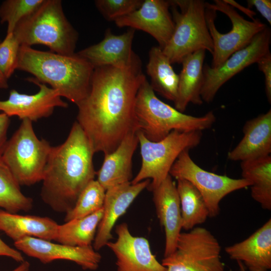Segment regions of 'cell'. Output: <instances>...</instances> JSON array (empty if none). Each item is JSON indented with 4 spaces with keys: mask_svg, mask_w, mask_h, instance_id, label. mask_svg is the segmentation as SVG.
Instances as JSON below:
<instances>
[{
    "mask_svg": "<svg viewBox=\"0 0 271 271\" xmlns=\"http://www.w3.org/2000/svg\"><path fill=\"white\" fill-rule=\"evenodd\" d=\"M137 135L142 166L130 182L135 184L151 179L147 188L152 191L169 175L171 167L182 152L190 150L200 144L202 133L200 131L174 130L158 142L148 140L140 131H137Z\"/></svg>",
    "mask_w": 271,
    "mask_h": 271,
    "instance_id": "obj_9",
    "label": "cell"
},
{
    "mask_svg": "<svg viewBox=\"0 0 271 271\" xmlns=\"http://www.w3.org/2000/svg\"><path fill=\"white\" fill-rule=\"evenodd\" d=\"M142 0H96V7L108 21H115L138 9Z\"/></svg>",
    "mask_w": 271,
    "mask_h": 271,
    "instance_id": "obj_32",
    "label": "cell"
},
{
    "mask_svg": "<svg viewBox=\"0 0 271 271\" xmlns=\"http://www.w3.org/2000/svg\"><path fill=\"white\" fill-rule=\"evenodd\" d=\"M224 2L228 4V5H230L232 7H233L234 9L236 8L239 9L240 11L242 12L243 13H244L245 15H246L248 17H249L250 18L252 19V20H254L255 19H254V16H256V13L254 12L253 11H252L248 8H245L244 7L241 5H240L239 4H238L237 2L233 0H223Z\"/></svg>",
    "mask_w": 271,
    "mask_h": 271,
    "instance_id": "obj_38",
    "label": "cell"
},
{
    "mask_svg": "<svg viewBox=\"0 0 271 271\" xmlns=\"http://www.w3.org/2000/svg\"><path fill=\"white\" fill-rule=\"evenodd\" d=\"M239 266V271H247L243 263L240 261H237Z\"/></svg>",
    "mask_w": 271,
    "mask_h": 271,
    "instance_id": "obj_41",
    "label": "cell"
},
{
    "mask_svg": "<svg viewBox=\"0 0 271 271\" xmlns=\"http://www.w3.org/2000/svg\"><path fill=\"white\" fill-rule=\"evenodd\" d=\"M259 70L264 76L265 92L268 102H271V53L269 52L256 62Z\"/></svg>",
    "mask_w": 271,
    "mask_h": 271,
    "instance_id": "obj_34",
    "label": "cell"
},
{
    "mask_svg": "<svg viewBox=\"0 0 271 271\" xmlns=\"http://www.w3.org/2000/svg\"><path fill=\"white\" fill-rule=\"evenodd\" d=\"M150 182L149 179L135 184L130 182L106 190L103 215L93 243V247L96 251L106 246L113 238L111 231L116 222L138 196L148 188Z\"/></svg>",
    "mask_w": 271,
    "mask_h": 271,
    "instance_id": "obj_17",
    "label": "cell"
},
{
    "mask_svg": "<svg viewBox=\"0 0 271 271\" xmlns=\"http://www.w3.org/2000/svg\"><path fill=\"white\" fill-rule=\"evenodd\" d=\"M10 123V117L3 112L0 113V157L8 141L7 132Z\"/></svg>",
    "mask_w": 271,
    "mask_h": 271,
    "instance_id": "obj_37",
    "label": "cell"
},
{
    "mask_svg": "<svg viewBox=\"0 0 271 271\" xmlns=\"http://www.w3.org/2000/svg\"><path fill=\"white\" fill-rule=\"evenodd\" d=\"M229 257L241 261L249 271L271 268V219L245 239L225 248Z\"/></svg>",
    "mask_w": 271,
    "mask_h": 271,
    "instance_id": "obj_20",
    "label": "cell"
},
{
    "mask_svg": "<svg viewBox=\"0 0 271 271\" xmlns=\"http://www.w3.org/2000/svg\"><path fill=\"white\" fill-rule=\"evenodd\" d=\"M135 113L138 131L152 142L159 141L171 132L200 131L209 129L216 121L212 111L201 116L182 112L160 100L147 79L137 93Z\"/></svg>",
    "mask_w": 271,
    "mask_h": 271,
    "instance_id": "obj_4",
    "label": "cell"
},
{
    "mask_svg": "<svg viewBox=\"0 0 271 271\" xmlns=\"http://www.w3.org/2000/svg\"><path fill=\"white\" fill-rule=\"evenodd\" d=\"M135 30L130 29L116 35L107 29L103 39L77 53L87 60L95 68L103 66L124 67L140 59L132 50Z\"/></svg>",
    "mask_w": 271,
    "mask_h": 271,
    "instance_id": "obj_18",
    "label": "cell"
},
{
    "mask_svg": "<svg viewBox=\"0 0 271 271\" xmlns=\"http://www.w3.org/2000/svg\"><path fill=\"white\" fill-rule=\"evenodd\" d=\"M94 152L84 131L75 121L66 140L52 147L42 180L40 196L53 210L66 214L82 191L94 180Z\"/></svg>",
    "mask_w": 271,
    "mask_h": 271,
    "instance_id": "obj_2",
    "label": "cell"
},
{
    "mask_svg": "<svg viewBox=\"0 0 271 271\" xmlns=\"http://www.w3.org/2000/svg\"><path fill=\"white\" fill-rule=\"evenodd\" d=\"M189 150L182 152L170 171L169 174L176 180H185L200 193L207 206L210 217L217 216L219 204L228 194L251 186L243 178L233 179L206 171L197 165L191 158Z\"/></svg>",
    "mask_w": 271,
    "mask_h": 271,
    "instance_id": "obj_11",
    "label": "cell"
},
{
    "mask_svg": "<svg viewBox=\"0 0 271 271\" xmlns=\"http://www.w3.org/2000/svg\"><path fill=\"white\" fill-rule=\"evenodd\" d=\"M0 256L9 257L16 261L20 263L25 260L24 258L20 251L9 246L1 238Z\"/></svg>",
    "mask_w": 271,
    "mask_h": 271,
    "instance_id": "obj_36",
    "label": "cell"
},
{
    "mask_svg": "<svg viewBox=\"0 0 271 271\" xmlns=\"http://www.w3.org/2000/svg\"><path fill=\"white\" fill-rule=\"evenodd\" d=\"M206 51L200 50L186 56L182 61L179 75L178 95L175 108L183 112L192 103L200 105L203 102L200 92L203 81V64Z\"/></svg>",
    "mask_w": 271,
    "mask_h": 271,
    "instance_id": "obj_24",
    "label": "cell"
},
{
    "mask_svg": "<svg viewBox=\"0 0 271 271\" xmlns=\"http://www.w3.org/2000/svg\"><path fill=\"white\" fill-rule=\"evenodd\" d=\"M146 79L140 59L126 67L94 68L89 92L76 105V121L95 153L105 155L111 153L127 134L138 131L136 101Z\"/></svg>",
    "mask_w": 271,
    "mask_h": 271,
    "instance_id": "obj_1",
    "label": "cell"
},
{
    "mask_svg": "<svg viewBox=\"0 0 271 271\" xmlns=\"http://www.w3.org/2000/svg\"><path fill=\"white\" fill-rule=\"evenodd\" d=\"M105 191L96 180L90 182L80 193L73 208L65 214V222L86 217L101 209Z\"/></svg>",
    "mask_w": 271,
    "mask_h": 271,
    "instance_id": "obj_30",
    "label": "cell"
},
{
    "mask_svg": "<svg viewBox=\"0 0 271 271\" xmlns=\"http://www.w3.org/2000/svg\"><path fill=\"white\" fill-rule=\"evenodd\" d=\"M17 69L32 74L77 105L89 92L94 68L77 53L66 55L21 45Z\"/></svg>",
    "mask_w": 271,
    "mask_h": 271,
    "instance_id": "obj_3",
    "label": "cell"
},
{
    "mask_svg": "<svg viewBox=\"0 0 271 271\" xmlns=\"http://www.w3.org/2000/svg\"><path fill=\"white\" fill-rule=\"evenodd\" d=\"M170 7L169 1L145 0L138 9L114 22L119 28L129 27L148 33L157 40L159 46L163 49L174 30Z\"/></svg>",
    "mask_w": 271,
    "mask_h": 271,
    "instance_id": "obj_16",
    "label": "cell"
},
{
    "mask_svg": "<svg viewBox=\"0 0 271 271\" xmlns=\"http://www.w3.org/2000/svg\"><path fill=\"white\" fill-rule=\"evenodd\" d=\"M156 214L165 232L164 256L175 250L182 227V216L177 186L170 174L152 191Z\"/></svg>",
    "mask_w": 271,
    "mask_h": 271,
    "instance_id": "obj_19",
    "label": "cell"
},
{
    "mask_svg": "<svg viewBox=\"0 0 271 271\" xmlns=\"http://www.w3.org/2000/svg\"><path fill=\"white\" fill-rule=\"evenodd\" d=\"M16 249L38 259L44 264L56 260L73 261L85 270H94L99 266L101 256L92 246H72L33 237L14 242Z\"/></svg>",
    "mask_w": 271,
    "mask_h": 271,
    "instance_id": "obj_14",
    "label": "cell"
},
{
    "mask_svg": "<svg viewBox=\"0 0 271 271\" xmlns=\"http://www.w3.org/2000/svg\"><path fill=\"white\" fill-rule=\"evenodd\" d=\"M138 144L137 131H132L113 152L104 155L102 166L96 172V180L105 191L131 182L132 159Z\"/></svg>",
    "mask_w": 271,
    "mask_h": 271,
    "instance_id": "obj_22",
    "label": "cell"
},
{
    "mask_svg": "<svg viewBox=\"0 0 271 271\" xmlns=\"http://www.w3.org/2000/svg\"><path fill=\"white\" fill-rule=\"evenodd\" d=\"M44 0H7L0 7V20L8 25L7 34L13 33L18 23L33 12Z\"/></svg>",
    "mask_w": 271,
    "mask_h": 271,
    "instance_id": "obj_31",
    "label": "cell"
},
{
    "mask_svg": "<svg viewBox=\"0 0 271 271\" xmlns=\"http://www.w3.org/2000/svg\"><path fill=\"white\" fill-rule=\"evenodd\" d=\"M243 136L228 153L232 161H245L270 155L271 110L247 120L243 127Z\"/></svg>",
    "mask_w": 271,
    "mask_h": 271,
    "instance_id": "obj_21",
    "label": "cell"
},
{
    "mask_svg": "<svg viewBox=\"0 0 271 271\" xmlns=\"http://www.w3.org/2000/svg\"><path fill=\"white\" fill-rule=\"evenodd\" d=\"M115 231L116 240L106 246L116 256L117 271H167L153 254L147 239L133 236L126 223L117 225Z\"/></svg>",
    "mask_w": 271,
    "mask_h": 271,
    "instance_id": "obj_15",
    "label": "cell"
},
{
    "mask_svg": "<svg viewBox=\"0 0 271 271\" xmlns=\"http://www.w3.org/2000/svg\"><path fill=\"white\" fill-rule=\"evenodd\" d=\"M182 229L189 231L203 223L209 217L206 204L198 190L189 182L177 180Z\"/></svg>",
    "mask_w": 271,
    "mask_h": 271,
    "instance_id": "obj_28",
    "label": "cell"
},
{
    "mask_svg": "<svg viewBox=\"0 0 271 271\" xmlns=\"http://www.w3.org/2000/svg\"><path fill=\"white\" fill-rule=\"evenodd\" d=\"M270 29L266 27L245 47L234 52L220 65L203 66V81L200 92L203 101L211 102L221 86L236 74L269 52Z\"/></svg>",
    "mask_w": 271,
    "mask_h": 271,
    "instance_id": "obj_12",
    "label": "cell"
},
{
    "mask_svg": "<svg viewBox=\"0 0 271 271\" xmlns=\"http://www.w3.org/2000/svg\"><path fill=\"white\" fill-rule=\"evenodd\" d=\"M7 88H8V80L0 71V89H6Z\"/></svg>",
    "mask_w": 271,
    "mask_h": 271,
    "instance_id": "obj_40",
    "label": "cell"
},
{
    "mask_svg": "<svg viewBox=\"0 0 271 271\" xmlns=\"http://www.w3.org/2000/svg\"><path fill=\"white\" fill-rule=\"evenodd\" d=\"M102 215V208L86 217L59 224L55 241L72 246H92Z\"/></svg>",
    "mask_w": 271,
    "mask_h": 271,
    "instance_id": "obj_27",
    "label": "cell"
},
{
    "mask_svg": "<svg viewBox=\"0 0 271 271\" xmlns=\"http://www.w3.org/2000/svg\"><path fill=\"white\" fill-rule=\"evenodd\" d=\"M174 30L162 51L171 64L181 63L200 50L213 53V41L206 19V2L202 0L169 1Z\"/></svg>",
    "mask_w": 271,
    "mask_h": 271,
    "instance_id": "obj_7",
    "label": "cell"
},
{
    "mask_svg": "<svg viewBox=\"0 0 271 271\" xmlns=\"http://www.w3.org/2000/svg\"><path fill=\"white\" fill-rule=\"evenodd\" d=\"M30 266L31 265L29 262L24 260L21 262L19 266L10 271H29Z\"/></svg>",
    "mask_w": 271,
    "mask_h": 271,
    "instance_id": "obj_39",
    "label": "cell"
},
{
    "mask_svg": "<svg viewBox=\"0 0 271 271\" xmlns=\"http://www.w3.org/2000/svg\"><path fill=\"white\" fill-rule=\"evenodd\" d=\"M20 46L13 33L7 34L0 43V71L7 80L17 69Z\"/></svg>",
    "mask_w": 271,
    "mask_h": 271,
    "instance_id": "obj_33",
    "label": "cell"
},
{
    "mask_svg": "<svg viewBox=\"0 0 271 271\" xmlns=\"http://www.w3.org/2000/svg\"><path fill=\"white\" fill-rule=\"evenodd\" d=\"M13 33L20 45L42 44L51 52L66 55L75 53L78 38L65 15L60 0H44L18 23Z\"/></svg>",
    "mask_w": 271,
    "mask_h": 271,
    "instance_id": "obj_5",
    "label": "cell"
},
{
    "mask_svg": "<svg viewBox=\"0 0 271 271\" xmlns=\"http://www.w3.org/2000/svg\"><path fill=\"white\" fill-rule=\"evenodd\" d=\"M205 5L206 19L213 45L211 68L218 67L233 53L247 46L266 27L258 19H245L223 0Z\"/></svg>",
    "mask_w": 271,
    "mask_h": 271,
    "instance_id": "obj_6",
    "label": "cell"
},
{
    "mask_svg": "<svg viewBox=\"0 0 271 271\" xmlns=\"http://www.w3.org/2000/svg\"><path fill=\"white\" fill-rule=\"evenodd\" d=\"M149 56L146 68L151 87L154 91L174 102L178 95L179 75L159 46L153 47Z\"/></svg>",
    "mask_w": 271,
    "mask_h": 271,
    "instance_id": "obj_25",
    "label": "cell"
},
{
    "mask_svg": "<svg viewBox=\"0 0 271 271\" xmlns=\"http://www.w3.org/2000/svg\"><path fill=\"white\" fill-rule=\"evenodd\" d=\"M242 178L251 183V197L271 210V156L241 162Z\"/></svg>",
    "mask_w": 271,
    "mask_h": 271,
    "instance_id": "obj_26",
    "label": "cell"
},
{
    "mask_svg": "<svg viewBox=\"0 0 271 271\" xmlns=\"http://www.w3.org/2000/svg\"><path fill=\"white\" fill-rule=\"evenodd\" d=\"M20 185L0 157V208L17 213L29 211L33 200L21 191Z\"/></svg>",
    "mask_w": 271,
    "mask_h": 271,
    "instance_id": "obj_29",
    "label": "cell"
},
{
    "mask_svg": "<svg viewBox=\"0 0 271 271\" xmlns=\"http://www.w3.org/2000/svg\"><path fill=\"white\" fill-rule=\"evenodd\" d=\"M58 225L48 217L21 215L0 209V230L14 242L27 237L55 241Z\"/></svg>",
    "mask_w": 271,
    "mask_h": 271,
    "instance_id": "obj_23",
    "label": "cell"
},
{
    "mask_svg": "<svg viewBox=\"0 0 271 271\" xmlns=\"http://www.w3.org/2000/svg\"><path fill=\"white\" fill-rule=\"evenodd\" d=\"M27 80L39 86V91L27 94L12 89L7 99L0 100V111L9 117L16 116L22 120L36 121L50 116L56 107L68 106L56 90L38 82L34 77Z\"/></svg>",
    "mask_w": 271,
    "mask_h": 271,
    "instance_id": "obj_13",
    "label": "cell"
},
{
    "mask_svg": "<svg viewBox=\"0 0 271 271\" xmlns=\"http://www.w3.org/2000/svg\"><path fill=\"white\" fill-rule=\"evenodd\" d=\"M217 238L205 228L196 226L179 235L175 250L164 257L167 271H224Z\"/></svg>",
    "mask_w": 271,
    "mask_h": 271,
    "instance_id": "obj_10",
    "label": "cell"
},
{
    "mask_svg": "<svg viewBox=\"0 0 271 271\" xmlns=\"http://www.w3.org/2000/svg\"><path fill=\"white\" fill-rule=\"evenodd\" d=\"M52 146L39 139L32 121L22 120L7 141L1 158L20 186H31L42 181Z\"/></svg>",
    "mask_w": 271,
    "mask_h": 271,
    "instance_id": "obj_8",
    "label": "cell"
},
{
    "mask_svg": "<svg viewBox=\"0 0 271 271\" xmlns=\"http://www.w3.org/2000/svg\"><path fill=\"white\" fill-rule=\"evenodd\" d=\"M248 8L254 7L266 20L271 24V1L270 0H248Z\"/></svg>",
    "mask_w": 271,
    "mask_h": 271,
    "instance_id": "obj_35",
    "label": "cell"
}]
</instances>
